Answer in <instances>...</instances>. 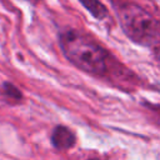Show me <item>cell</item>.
Segmentation results:
<instances>
[{
	"label": "cell",
	"mask_w": 160,
	"mask_h": 160,
	"mask_svg": "<svg viewBox=\"0 0 160 160\" xmlns=\"http://www.w3.org/2000/svg\"><path fill=\"white\" fill-rule=\"evenodd\" d=\"M59 46L64 56L79 70L96 78L110 79L121 65L101 44L88 34L68 28L59 32Z\"/></svg>",
	"instance_id": "cell-1"
},
{
	"label": "cell",
	"mask_w": 160,
	"mask_h": 160,
	"mask_svg": "<svg viewBox=\"0 0 160 160\" xmlns=\"http://www.w3.org/2000/svg\"><path fill=\"white\" fill-rule=\"evenodd\" d=\"M116 15L124 34L135 44L160 48V20L134 2H125L116 6Z\"/></svg>",
	"instance_id": "cell-2"
},
{
	"label": "cell",
	"mask_w": 160,
	"mask_h": 160,
	"mask_svg": "<svg viewBox=\"0 0 160 160\" xmlns=\"http://www.w3.org/2000/svg\"><path fill=\"white\" fill-rule=\"evenodd\" d=\"M76 141L75 134L66 126L59 125L52 130L51 134V142L52 145L59 150H66L74 146Z\"/></svg>",
	"instance_id": "cell-3"
},
{
	"label": "cell",
	"mask_w": 160,
	"mask_h": 160,
	"mask_svg": "<svg viewBox=\"0 0 160 160\" xmlns=\"http://www.w3.org/2000/svg\"><path fill=\"white\" fill-rule=\"evenodd\" d=\"M86 10L88 12L95 18L96 20H104L109 15L108 8L100 1V0H78Z\"/></svg>",
	"instance_id": "cell-4"
},
{
	"label": "cell",
	"mask_w": 160,
	"mask_h": 160,
	"mask_svg": "<svg viewBox=\"0 0 160 160\" xmlns=\"http://www.w3.org/2000/svg\"><path fill=\"white\" fill-rule=\"evenodd\" d=\"M1 94L4 96V99L10 102V104H18L22 101V92L20 91V89L18 86H15L14 84L5 81L1 85Z\"/></svg>",
	"instance_id": "cell-5"
},
{
	"label": "cell",
	"mask_w": 160,
	"mask_h": 160,
	"mask_svg": "<svg viewBox=\"0 0 160 160\" xmlns=\"http://www.w3.org/2000/svg\"><path fill=\"white\" fill-rule=\"evenodd\" d=\"M90 160H98V159H90Z\"/></svg>",
	"instance_id": "cell-6"
}]
</instances>
